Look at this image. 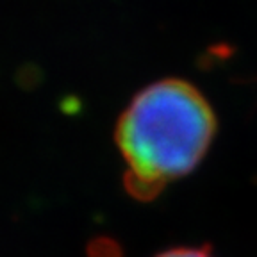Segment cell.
Returning a JSON list of instances; mask_svg holds the SVG:
<instances>
[{
  "instance_id": "obj_1",
  "label": "cell",
  "mask_w": 257,
  "mask_h": 257,
  "mask_svg": "<svg viewBox=\"0 0 257 257\" xmlns=\"http://www.w3.org/2000/svg\"><path fill=\"white\" fill-rule=\"evenodd\" d=\"M214 133L213 107L188 80L168 77L138 91L116 125L128 193L152 200L200 163Z\"/></svg>"
},
{
  "instance_id": "obj_2",
  "label": "cell",
  "mask_w": 257,
  "mask_h": 257,
  "mask_svg": "<svg viewBox=\"0 0 257 257\" xmlns=\"http://www.w3.org/2000/svg\"><path fill=\"white\" fill-rule=\"evenodd\" d=\"M159 257H209L204 250H191V248H179V250H170V252L163 253Z\"/></svg>"
}]
</instances>
